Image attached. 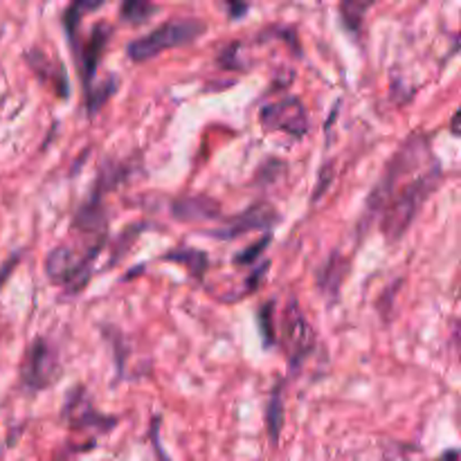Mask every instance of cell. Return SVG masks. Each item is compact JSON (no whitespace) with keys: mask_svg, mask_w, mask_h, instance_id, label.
I'll return each mask as SVG.
<instances>
[{"mask_svg":"<svg viewBox=\"0 0 461 461\" xmlns=\"http://www.w3.org/2000/svg\"><path fill=\"white\" fill-rule=\"evenodd\" d=\"M61 374L63 365L59 349L52 345V340H48L43 336H36L27 345L25 354H23L21 369H18L21 387L25 392H30V394H36V392H43L48 387L57 385Z\"/></svg>","mask_w":461,"mask_h":461,"instance_id":"5","label":"cell"},{"mask_svg":"<svg viewBox=\"0 0 461 461\" xmlns=\"http://www.w3.org/2000/svg\"><path fill=\"white\" fill-rule=\"evenodd\" d=\"M225 9H228L230 18H241V16H243V14H246V12H248V9H250V7H248V5L230 3V5H228V7H225Z\"/></svg>","mask_w":461,"mask_h":461,"instance_id":"28","label":"cell"},{"mask_svg":"<svg viewBox=\"0 0 461 461\" xmlns=\"http://www.w3.org/2000/svg\"><path fill=\"white\" fill-rule=\"evenodd\" d=\"M21 257H23V252H14V255L9 257V259L5 261L3 266H0V288H3V284L7 282L9 275L14 273V268H16V266H18V261H21Z\"/></svg>","mask_w":461,"mask_h":461,"instance_id":"27","label":"cell"},{"mask_svg":"<svg viewBox=\"0 0 461 461\" xmlns=\"http://www.w3.org/2000/svg\"><path fill=\"white\" fill-rule=\"evenodd\" d=\"M203 32H205V23L198 16L169 18V21L160 23L156 30L147 32V34L140 36V39L131 41V43L126 45V54H129L131 61H149V59H156L158 54H162L165 50L192 45Z\"/></svg>","mask_w":461,"mask_h":461,"instance_id":"3","label":"cell"},{"mask_svg":"<svg viewBox=\"0 0 461 461\" xmlns=\"http://www.w3.org/2000/svg\"><path fill=\"white\" fill-rule=\"evenodd\" d=\"M439 461H459V453L455 448L446 450V453L439 457Z\"/></svg>","mask_w":461,"mask_h":461,"instance_id":"29","label":"cell"},{"mask_svg":"<svg viewBox=\"0 0 461 461\" xmlns=\"http://www.w3.org/2000/svg\"><path fill=\"white\" fill-rule=\"evenodd\" d=\"M277 223H279V212L275 210L270 203L259 201V203H252V205L246 207L243 212H239L237 216H232L223 228L210 230L207 237L221 239V241H234V239L243 237V234L248 232L268 234Z\"/></svg>","mask_w":461,"mask_h":461,"instance_id":"9","label":"cell"},{"mask_svg":"<svg viewBox=\"0 0 461 461\" xmlns=\"http://www.w3.org/2000/svg\"><path fill=\"white\" fill-rule=\"evenodd\" d=\"M284 381H279L275 385L273 394H270L268 403H266V428H268V437L273 444H277L279 437L284 430Z\"/></svg>","mask_w":461,"mask_h":461,"instance_id":"16","label":"cell"},{"mask_svg":"<svg viewBox=\"0 0 461 461\" xmlns=\"http://www.w3.org/2000/svg\"><path fill=\"white\" fill-rule=\"evenodd\" d=\"M104 3H72L68 5L66 12H63V30H66L68 34V41H70L72 50L77 48V41H79V30H81V18H84V14L88 12H95V9L102 7Z\"/></svg>","mask_w":461,"mask_h":461,"instance_id":"17","label":"cell"},{"mask_svg":"<svg viewBox=\"0 0 461 461\" xmlns=\"http://www.w3.org/2000/svg\"><path fill=\"white\" fill-rule=\"evenodd\" d=\"M349 268H351L349 257H345L342 252H331L329 259L315 270V284H318V291L322 293L331 304L340 297L342 284L347 282Z\"/></svg>","mask_w":461,"mask_h":461,"instance_id":"11","label":"cell"},{"mask_svg":"<svg viewBox=\"0 0 461 461\" xmlns=\"http://www.w3.org/2000/svg\"><path fill=\"white\" fill-rule=\"evenodd\" d=\"M284 171H286V162L284 160H268V162H264V165L259 167V171H257V176H255V185H270V183H275V178H277V176H282Z\"/></svg>","mask_w":461,"mask_h":461,"instance_id":"24","label":"cell"},{"mask_svg":"<svg viewBox=\"0 0 461 461\" xmlns=\"http://www.w3.org/2000/svg\"><path fill=\"white\" fill-rule=\"evenodd\" d=\"M282 345L286 349L288 365H291L293 372L302 367V363L313 354L315 345H318V336H315L313 327L306 320L297 300L288 302L282 313Z\"/></svg>","mask_w":461,"mask_h":461,"instance_id":"6","label":"cell"},{"mask_svg":"<svg viewBox=\"0 0 461 461\" xmlns=\"http://www.w3.org/2000/svg\"><path fill=\"white\" fill-rule=\"evenodd\" d=\"M372 7L369 3H340V18H342V25L347 27V32L354 36H360V30H363V18L365 12Z\"/></svg>","mask_w":461,"mask_h":461,"instance_id":"21","label":"cell"},{"mask_svg":"<svg viewBox=\"0 0 461 461\" xmlns=\"http://www.w3.org/2000/svg\"><path fill=\"white\" fill-rule=\"evenodd\" d=\"M270 241H273L270 232L266 234V237L257 239V241L252 243V246H248L246 250H241L237 257H234V266H250V264H255V261L259 259V257L264 255L266 250H268Z\"/></svg>","mask_w":461,"mask_h":461,"instance_id":"22","label":"cell"},{"mask_svg":"<svg viewBox=\"0 0 461 461\" xmlns=\"http://www.w3.org/2000/svg\"><path fill=\"white\" fill-rule=\"evenodd\" d=\"M131 176V165L124 160H104L99 165L97 176H95L93 185V196L104 198V194L113 192V189L120 187L122 183H126Z\"/></svg>","mask_w":461,"mask_h":461,"instance_id":"14","label":"cell"},{"mask_svg":"<svg viewBox=\"0 0 461 461\" xmlns=\"http://www.w3.org/2000/svg\"><path fill=\"white\" fill-rule=\"evenodd\" d=\"M158 432H160V419H153V423H151V448H153V457H156V461H171L169 459V455L165 453V448H162V444H160V435H158Z\"/></svg>","mask_w":461,"mask_h":461,"instance_id":"26","label":"cell"},{"mask_svg":"<svg viewBox=\"0 0 461 461\" xmlns=\"http://www.w3.org/2000/svg\"><path fill=\"white\" fill-rule=\"evenodd\" d=\"M259 122L266 131H282L291 138H304L309 133V113L300 97H282L277 102L264 104Z\"/></svg>","mask_w":461,"mask_h":461,"instance_id":"7","label":"cell"},{"mask_svg":"<svg viewBox=\"0 0 461 461\" xmlns=\"http://www.w3.org/2000/svg\"><path fill=\"white\" fill-rule=\"evenodd\" d=\"M160 12V7L147 0H126L120 7V18L126 25H142L147 23L153 14Z\"/></svg>","mask_w":461,"mask_h":461,"instance_id":"18","label":"cell"},{"mask_svg":"<svg viewBox=\"0 0 461 461\" xmlns=\"http://www.w3.org/2000/svg\"><path fill=\"white\" fill-rule=\"evenodd\" d=\"M111 36H113V27L108 25V23H97V25H93L90 34L86 36L84 43L75 50L77 66H79V79L81 84H84V90H88L90 86H93L99 61H102L104 52H106Z\"/></svg>","mask_w":461,"mask_h":461,"instance_id":"10","label":"cell"},{"mask_svg":"<svg viewBox=\"0 0 461 461\" xmlns=\"http://www.w3.org/2000/svg\"><path fill=\"white\" fill-rule=\"evenodd\" d=\"M171 216L180 223L221 219V203L212 196H183L169 205Z\"/></svg>","mask_w":461,"mask_h":461,"instance_id":"12","label":"cell"},{"mask_svg":"<svg viewBox=\"0 0 461 461\" xmlns=\"http://www.w3.org/2000/svg\"><path fill=\"white\" fill-rule=\"evenodd\" d=\"M441 178H444V174H441V165L437 160L428 169L412 176L403 187L394 189V194L381 212V232L387 241L396 243L403 239V234L412 228L428 198L437 192Z\"/></svg>","mask_w":461,"mask_h":461,"instance_id":"1","label":"cell"},{"mask_svg":"<svg viewBox=\"0 0 461 461\" xmlns=\"http://www.w3.org/2000/svg\"><path fill=\"white\" fill-rule=\"evenodd\" d=\"M432 162H437V158L435 153H432L430 138H428V135L412 133L410 138H405L403 142H401V147L394 151V156L387 160L381 178H378V183L374 185V189L369 192L367 203H365V219H367L369 214H381L385 203L390 201V196L394 194V189L401 187V180H410L412 176H417L419 171L428 169Z\"/></svg>","mask_w":461,"mask_h":461,"instance_id":"2","label":"cell"},{"mask_svg":"<svg viewBox=\"0 0 461 461\" xmlns=\"http://www.w3.org/2000/svg\"><path fill=\"white\" fill-rule=\"evenodd\" d=\"M25 61H27V66L34 70V75L43 81V84L52 86L61 99H68V95H70L68 93V77H66V72H63L61 63L54 61L52 57H48V54L39 48L27 50Z\"/></svg>","mask_w":461,"mask_h":461,"instance_id":"13","label":"cell"},{"mask_svg":"<svg viewBox=\"0 0 461 461\" xmlns=\"http://www.w3.org/2000/svg\"><path fill=\"white\" fill-rule=\"evenodd\" d=\"M115 90H117L115 77H108L104 84L90 86V88L86 90V108H88V115H95V113H97L99 108H102L104 104L115 95Z\"/></svg>","mask_w":461,"mask_h":461,"instance_id":"19","label":"cell"},{"mask_svg":"<svg viewBox=\"0 0 461 461\" xmlns=\"http://www.w3.org/2000/svg\"><path fill=\"white\" fill-rule=\"evenodd\" d=\"M162 261H174V264L185 266L189 275H194L196 279L205 277L207 268H210V257L203 250H196V248H176V250L162 255Z\"/></svg>","mask_w":461,"mask_h":461,"instance_id":"15","label":"cell"},{"mask_svg":"<svg viewBox=\"0 0 461 461\" xmlns=\"http://www.w3.org/2000/svg\"><path fill=\"white\" fill-rule=\"evenodd\" d=\"M61 419L63 423H68V428L72 430H97V432H108L117 426L115 417H108V414L99 412L93 405V399L88 396L86 387L77 385L68 392L66 403L61 408Z\"/></svg>","mask_w":461,"mask_h":461,"instance_id":"8","label":"cell"},{"mask_svg":"<svg viewBox=\"0 0 461 461\" xmlns=\"http://www.w3.org/2000/svg\"><path fill=\"white\" fill-rule=\"evenodd\" d=\"M99 252H84L72 246H57L45 257V275L52 284L61 286L66 295H77L88 286L93 266Z\"/></svg>","mask_w":461,"mask_h":461,"instance_id":"4","label":"cell"},{"mask_svg":"<svg viewBox=\"0 0 461 461\" xmlns=\"http://www.w3.org/2000/svg\"><path fill=\"white\" fill-rule=\"evenodd\" d=\"M333 180H336V167H333L331 160H327L318 171V183H315L313 192H311V203H318L320 198L329 192V187L333 185Z\"/></svg>","mask_w":461,"mask_h":461,"instance_id":"23","label":"cell"},{"mask_svg":"<svg viewBox=\"0 0 461 461\" xmlns=\"http://www.w3.org/2000/svg\"><path fill=\"white\" fill-rule=\"evenodd\" d=\"M457 117H459V113H455V115H453V126H450V131H453L455 135H457Z\"/></svg>","mask_w":461,"mask_h":461,"instance_id":"30","label":"cell"},{"mask_svg":"<svg viewBox=\"0 0 461 461\" xmlns=\"http://www.w3.org/2000/svg\"><path fill=\"white\" fill-rule=\"evenodd\" d=\"M239 48H241V43H230L221 50V54L216 61H219V66L223 68V70H246L248 66L246 63L239 61V57H237Z\"/></svg>","mask_w":461,"mask_h":461,"instance_id":"25","label":"cell"},{"mask_svg":"<svg viewBox=\"0 0 461 461\" xmlns=\"http://www.w3.org/2000/svg\"><path fill=\"white\" fill-rule=\"evenodd\" d=\"M257 322H259V333L266 349L275 347V342H277V327H275V300H268L266 304L259 306V311H257Z\"/></svg>","mask_w":461,"mask_h":461,"instance_id":"20","label":"cell"}]
</instances>
